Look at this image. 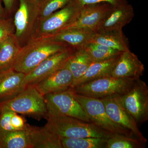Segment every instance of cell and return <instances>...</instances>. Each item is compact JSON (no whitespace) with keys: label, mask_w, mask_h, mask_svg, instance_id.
I'll return each instance as SVG.
<instances>
[{"label":"cell","mask_w":148,"mask_h":148,"mask_svg":"<svg viewBox=\"0 0 148 148\" xmlns=\"http://www.w3.org/2000/svg\"><path fill=\"white\" fill-rule=\"evenodd\" d=\"M64 43L53 40L47 36L33 37L21 47L12 69L28 74L49 56L70 47Z\"/></svg>","instance_id":"6da1fadb"},{"label":"cell","mask_w":148,"mask_h":148,"mask_svg":"<svg viewBox=\"0 0 148 148\" xmlns=\"http://www.w3.org/2000/svg\"><path fill=\"white\" fill-rule=\"evenodd\" d=\"M45 127L60 137L98 138L108 139L114 134L101 129L92 123L64 115L47 116Z\"/></svg>","instance_id":"7a4b0ae2"},{"label":"cell","mask_w":148,"mask_h":148,"mask_svg":"<svg viewBox=\"0 0 148 148\" xmlns=\"http://www.w3.org/2000/svg\"><path fill=\"white\" fill-rule=\"evenodd\" d=\"M13 111L38 121L46 119L47 111L44 97L34 86H27L15 97L0 102V112Z\"/></svg>","instance_id":"3957f363"},{"label":"cell","mask_w":148,"mask_h":148,"mask_svg":"<svg viewBox=\"0 0 148 148\" xmlns=\"http://www.w3.org/2000/svg\"><path fill=\"white\" fill-rule=\"evenodd\" d=\"M136 80L119 78L110 76L70 88L76 94L102 99L123 95L131 88Z\"/></svg>","instance_id":"277c9868"},{"label":"cell","mask_w":148,"mask_h":148,"mask_svg":"<svg viewBox=\"0 0 148 148\" xmlns=\"http://www.w3.org/2000/svg\"><path fill=\"white\" fill-rule=\"evenodd\" d=\"M44 97L47 109V116H66L92 123L71 88L46 94Z\"/></svg>","instance_id":"5b68a950"},{"label":"cell","mask_w":148,"mask_h":148,"mask_svg":"<svg viewBox=\"0 0 148 148\" xmlns=\"http://www.w3.org/2000/svg\"><path fill=\"white\" fill-rule=\"evenodd\" d=\"M74 93L92 123L112 134L136 137L131 131L121 127L112 120L107 114L104 103L101 99Z\"/></svg>","instance_id":"8992f818"},{"label":"cell","mask_w":148,"mask_h":148,"mask_svg":"<svg viewBox=\"0 0 148 148\" xmlns=\"http://www.w3.org/2000/svg\"><path fill=\"white\" fill-rule=\"evenodd\" d=\"M120 101L125 109L138 124L148 120V88L145 82L136 80L130 89L119 95Z\"/></svg>","instance_id":"52a82bcc"},{"label":"cell","mask_w":148,"mask_h":148,"mask_svg":"<svg viewBox=\"0 0 148 148\" xmlns=\"http://www.w3.org/2000/svg\"><path fill=\"white\" fill-rule=\"evenodd\" d=\"M81 7L74 0L37 24L33 37L49 36L62 31L77 17Z\"/></svg>","instance_id":"ba28073f"},{"label":"cell","mask_w":148,"mask_h":148,"mask_svg":"<svg viewBox=\"0 0 148 148\" xmlns=\"http://www.w3.org/2000/svg\"><path fill=\"white\" fill-rule=\"evenodd\" d=\"M15 13L14 34L19 43L31 36L38 24L40 0H18Z\"/></svg>","instance_id":"9c48e42d"},{"label":"cell","mask_w":148,"mask_h":148,"mask_svg":"<svg viewBox=\"0 0 148 148\" xmlns=\"http://www.w3.org/2000/svg\"><path fill=\"white\" fill-rule=\"evenodd\" d=\"M70 47L66 49L55 53L43 61L32 71L25 75L22 86H34L38 83L64 67L75 50Z\"/></svg>","instance_id":"30bf717a"},{"label":"cell","mask_w":148,"mask_h":148,"mask_svg":"<svg viewBox=\"0 0 148 148\" xmlns=\"http://www.w3.org/2000/svg\"><path fill=\"white\" fill-rule=\"evenodd\" d=\"M112 6L108 3H99L82 7L75 20L62 31L80 29L95 32L101 21Z\"/></svg>","instance_id":"8fae6325"},{"label":"cell","mask_w":148,"mask_h":148,"mask_svg":"<svg viewBox=\"0 0 148 148\" xmlns=\"http://www.w3.org/2000/svg\"><path fill=\"white\" fill-rule=\"evenodd\" d=\"M119 96L101 99L104 103L107 114L115 123L131 131L136 138L147 143V139L139 130L135 120L122 105Z\"/></svg>","instance_id":"7c38bea8"},{"label":"cell","mask_w":148,"mask_h":148,"mask_svg":"<svg viewBox=\"0 0 148 148\" xmlns=\"http://www.w3.org/2000/svg\"><path fill=\"white\" fill-rule=\"evenodd\" d=\"M135 16L134 8L127 3L112 6L98 26L96 33L123 30Z\"/></svg>","instance_id":"4fadbf2b"},{"label":"cell","mask_w":148,"mask_h":148,"mask_svg":"<svg viewBox=\"0 0 148 148\" xmlns=\"http://www.w3.org/2000/svg\"><path fill=\"white\" fill-rule=\"evenodd\" d=\"M144 71V64L137 55L129 50L121 53L111 76L119 78L137 79L143 75Z\"/></svg>","instance_id":"5bb4252c"},{"label":"cell","mask_w":148,"mask_h":148,"mask_svg":"<svg viewBox=\"0 0 148 148\" xmlns=\"http://www.w3.org/2000/svg\"><path fill=\"white\" fill-rule=\"evenodd\" d=\"M73 83V77L67 64L35 85L43 96L69 89Z\"/></svg>","instance_id":"9a60e30c"},{"label":"cell","mask_w":148,"mask_h":148,"mask_svg":"<svg viewBox=\"0 0 148 148\" xmlns=\"http://www.w3.org/2000/svg\"><path fill=\"white\" fill-rule=\"evenodd\" d=\"M25 75L12 69L0 72V102L12 99L24 89L22 84Z\"/></svg>","instance_id":"2e32d148"},{"label":"cell","mask_w":148,"mask_h":148,"mask_svg":"<svg viewBox=\"0 0 148 148\" xmlns=\"http://www.w3.org/2000/svg\"><path fill=\"white\" fill-rule=\"evenodd\" d=\"M25 129L31 148H62L59 137L45 126L35 127L27 123Z\"/></svg>","instance_id":"e0dca14e"},{"label":"cell","mask_w":148,"mask_h":148,"mask_svg":"<svg viewBox=\"0 0 148 148\" xmlns=\"http://www.w3.org/2000/svg\"><path fill=\"white\" fill-rule=\"evenodd\" d=\"M95 32L80 29L63 30L46 36L56 41L66 43L76 49L83 48L90 42Z\"/></svg>","instance_id":"ac0fdd59"},{"label":"cell","mask_w":148,"mask_h":148,"mask_svg":"<svg viewBox=\"0 0 148 148\" xmlns=\"http://www.w3.org/2000/svg\"><path fill=\"white\" fill-rule=\"evenodd\" d=\"M120 54L103 61L92 62L83 75L71 88L103 77L111 76Z\"/></svg>","instance_id":"d6986e66"},{"label":"cell","mask_w":148,"mask_h":148,"mask_svg":"<svg viewBox=\"0 0 148 148\" xmlns=\"http://www.w3.org/2000/svg\"><path fill=\"white\" fill-rule=\"evenodd\" d=\"M89 42L105 46L120 52L130 50L128 40L123 30L95 32Z\"/></svg>","instance_id":"ffe728a7"},{"label":"cell","mask_w":148,"mask_h":148,"mask_svg":"<svg viewBox=\"0 0 148 148\" xmlns=\"http://www.w3.org/2000/svg\"><path fill=\"white\" fill-rule=\"evenodd\" d=\"M21 47L14 34L0 42V72L12 69Z\"/></svg>","instance_id":"44dd1931"},{"label":"cell","mask_w":148,"mask_h":148,"mask_svg":"<svg viewBox=\"0 0 148 148\" xmlns=\"http://www.w3.org/2000/svg\"><path fill=\"white\" fill-rule=\"evenodd\" d=\"M92 62L90 56L83 48L75 50L67 62L73 75L72 85L83 75Z\"/></svg>","instance_id":"7402d4cb"},{"label":"cell","mask_w":148,"mask_h":148,"mask_svg":"<svg viewBox=\"0 0 148 148\" xmlns=\"http://www.w3.org/2000/svg\"><path fill=\"white\" fill-rule=\"evenodd\" d=\"M0 148H31L27 130H0Z\"/></svg>","instance_id":"603a6c76"},{"label":"cell","mask_w":148,"mask_h":148,"mask_svg":"<svg viewBox=\"0 0 148 148\" xmlns=\"http://www.w3.org/2000/svg\"><path fill=\"white\" fill-rule=\"evenodd\" d=\"M62 148H106L108 139L98 138L60 137Z\"/></svg>","instance_id":"cb8c5ba5"},{"label":"cell","mask_w":148,"mask_h":148,"mask_svg":"<svg viewBox=\"0 0 148 148\" xmlns=\"http://www.w3.org/2000/svg\"><path fill=\"white\" fill-rule=\"evenodd\" d=\"M146 143L136 137L114 134L107 140L106 148H143Z\"/></svg>","instance_id":"d4e9b609"},{"label":"cell","mask_w":148,"mask_h":148,"mask_svg":"<svg viewBox=\"0 0 148 148\" xmlns=\"http://www.w3.org/2000/svg\"><path fill=\"white\" fill-rule=\"evenodd\" d=\"M92 59L93 62L106 60L119 55L122 52L105 46L89 42L83 48Z\"/></svg>","instance_id":"484cf974"},{"label":"cell","mask_w":148,"mask_h":148,"mask_svg":"<svg viewBox=\"0 0 148 148\" xmlns=\"http://www.w3.org/2000/svg\"><path fill=\"white\" fill-rule=\"evenodd\" d=\"M71 1L72 0H40L38 24L39 22L47 18L49 16L56 11L63 8Z\"/></svg>","instance_id":"4316f807"},{"label":"cell","mask_w":148,"mask_h":148,"mask_svg":"<svg viewBox=\"0 0 148 148\" xmlns=\"http://www.w3.org/2000/svg\"><path fill=\"white\" fill-rule=\"evenodd\" d=\"M14 24L11 19H0V42L10 35L14 34Z\"/></svg>","instance_id":"83f0119b"},{"label":"cell","mask_w":148,"mask_h":148,"mask_svg":"<svg viewBox=\"0 0 148 148\" xmlns=\"http://www.w3.org/2000/svg\"><path fill=\"white\" fill-rule=\"evenodd\" d=\"M79 7L99 3H108L115 6L128 3L127 0H74Z\"/></svg>","instance_id":"f1b7e54d"},{"label":"cell","mask_w":148,"mask_h":148,"mask_svg":"<svg viewBox=\"0 0 148 148\" xmlns=\"http://www.w3.org/2000/svg\"><path fill=\"white\" fill-rule=\"evenodd\" d=\"M6 11L10 12L13 9L16 0H2Z\"/></svg>","instance_id":"f546056e"},{"label":"cell","mask_w":148,"mask_h":148,"mask_svg":"<svg viewBox=\"0 0 148 148\" xmlns=\"http://www.w3.org/2000/svg\"><path fill=\"white\" fill-rule=\"evenodd\" d=\"M5 18V12L4 9L3 8L1 1L0 0V19Z\"/></svg>","instance_id":"4dcf8cb0"}]
</instances>
